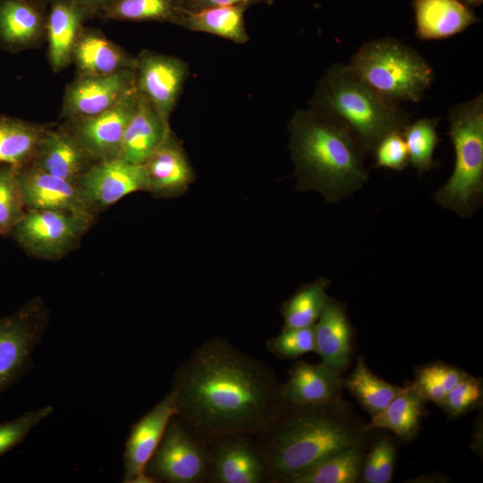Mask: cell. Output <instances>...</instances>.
I'll return each instance as SVG.
<instances>
[{
    "label": "cell",
    "instance_id": "6da1fadb",
    "mask_svg": "<svg viewBox=\"0 0 483 483\" xmlns=\"http://www.w3.org/2000/svg\"><path fill=\"white\" fill-rule=\"evenodd\" d=\"M177 419L208 444L231 434L257 436L286 405L284 384L261 360L224 338L202 343L176 369Z\"/></svg>",
    "mask_w": 483,
    "mask_h": 483
},
{
    "label": "cell",
    "instance_id": "7a4b0ae2",
    "mask_svg": "<svg viewBox=\"0 0 483 483\" xmlns=\"http://www.w3.org/2000/svg\"><path fill=\"white\" fill-rule=\"evenodd\" d=\"M368 434L366 423L341 400L324 405L286 403L255 438L270 482L289 483L327 458L366 443Z\"/></svg>",
    "mask_w": 483,
    "mask_h": 483
},
{
    "label": "cell",
    "instance_id": "3957f363",
    "mask_svg": "<svg viewBox=\"0 0 483 483\" xmlns=\"http://www.w3.org/2000/svg\"><path fill=\"white\" fill-rule=\"evenodd\" d=\"M289 148L301 190L338 202L369 179L365 152L343 125L310 107L296 110L288 123Z\"/></svg>",
    "mask_w": 483,
    "mask_h": 483
},
{
    "label": "cell",
    "instance_id": "277c9868",
    "mask_svg": "<svg viewBox=\"0 0 483 483\" xmlns=\"http://www.w3.org/2000/svg\"><path fill=\"white\" fill-rule=\"evenodd\" d=\"M309 107L348 129L365 154L411 122V114L401 105L381 97L341 63L333 64L320 77Z\"/></svg>",
    "mask_w": 483,
    "mask_h": 483
},
{
    "label": "cell",
    "instance_id": "5b68a950",
    "mask_svg": "<svg viewBox=\"0 0 483 483\" xmlns=\"http://www.w3.org/2000/svg\"><path fill=\"white\" fill-rule=\"evenodd\" d=\"M448 123L454 166L448 181L435 192L434 200L470 217L483 200V95L451 106Z\"/></svg>",
    "mask_w": 483,
    "mask_h": 483
},
{
    "label": "cell",
    "instance_id": "8992f818",
    "mask_svg": "<svg viewBox=\"0 0 483 483\" xmlns=\"http://www.w3.org/2000/svg\"><path fill=\"white\" fill-rule=\"evenodd\" d=\"M347 66L381 97L399 105L420 101L435 79L432 66L417 50L391 37L366 41Z\"/></svg>",
    "mask_w": 483,
    "mask_h": 483
},
{
    "label": "cell",
    "instance_id": "52a82bcc",
    "mask_svg": "<svg viewBox=\"0 0 483 483\" xmlns=\"http://www.w3.org/2000/svg\"><path fill=\"white\" fill-rule=\"evenodd\" d=\"M96 219L90 214L26 209L9 236L30 257L56 261L80 246Z\"/></svg>",
    "mask_w": 483,
    "mask_h": 483
},
{
    "label": "cell",
    "instance_id": "ba28073f",
    "mask_svg": "<svg viewBox=\"0 0 483 483\" xmlns=\"http://www.w3.org/2000/svg\"><path fill=\"white\" fill-rule=\"evenodd\" d=\"M49 318L50 311L38 296L0 317V396L33 369V354Z\"/></svg>",
    "mask_w": 483,
    "mask_h": 483
},
{
    "label": "cell",
    "instance_id": "9c48e42d",
    "mask_svg": "<svg viewBox=\"0 0 483 483\" xmlns=\"http://www.w3.org/2000/svg\"><path fill=\"white\" fill-rule=\"evenodd\" d=\"M208 445L174 415L145 467V473L154 483H200L208 480Z\"/></svg>",
    "mask_w": 483,
    "mask_h": 483
},
{
    "label": "cell",
    "instance_id": "30bf717a",
    "mask_svg": "<svg viewBox=\"0 0 483 483\" xmlns=\"http://www.w3.org/2000/svg\"><path fill=\"white\" fill-rule=\"evenodd\" d=\"M140 100L134 89L114 106L91 116L61 123L97 161L119 158L123 135Z\"/></svg>",
    "mask_w": 483,
    "mask_h": 483
},
{
    "label": "cell",
    "instance_id": "8fae6325",
    "mask_svg": "<svg viewBox=\"0 0 483 483\" xmlns=\"http://www.w3.org/2000/svg\"><path fill=\"white\" fill-rule=\"evenodd\" d=\"M135 58L136 90L170 122L189 76L188 64L179 57L147 49Z\"/></svg>",
    "mask_w": 483,
    "mask_h": 483
},
{
    "label": "cell",
    "instance_id": "7c38bea8",
    "mask_svg": "<svg viewBox=\"0 0 483 483\" xmlns=\"http://www.w3.org/2000/svg\"><path fill=\"white\" fill-rule=\"evenodd\" d=\"M77 185L88 209L95 216L131 193L148 190L145 165L120 157L95 163Z\"/></svg>",
    "mask_w": 483,
    "mask_h": 483
},
{
    "label": "cell",
    "instance_id": "4fadbf2b",
    "mask_svg": "<svg viewBox=\"0 0 483 483\" xmlns=\"http://www.w3.org/2000/svg\"><path fill=\"white\" fill-rule=\"evenodd\" d=\"M254 436L231 434L208 443V480L214 483L270 482L267 466Z\"/></svg>",
    "mask_w": 483,
    "mask_h": 483
},
{
    "label": "cell",
    "instance_id": "5bb4252c",
    "mask_svg": "<svg viewBox=\"0 0 483 483\" xmlns=\"http://www.w3.org/2000/svg\"><path fill=\"white\" fill-rule=\"evenodd\" d=\"M134 89V69L107 75H77L66 85L60 117L68 120L99 114L114 106Z\"/></svg>",
    "mask_w": 483,
    "mask_h": 483
},
{
    "label": "cell",
    "instance_id": "9a60e30c",
    "mask_svg": "<svg viewBox=\"0 0 483 483\" xmlns=\"http://www.w3.org/2000/svg\"><path fill=\"white\" fill-rule=\"evenodd\" d=\"M175 414V394L171 390L131 426L123 453V482L154 483L146 475L145 467L160 443L170 419Z\"/></svg>",
    "mask_w": 483,
    "mask_h": 483
},
{
    "label": "cell",
    "instance_id": "2e32d148",
    "mask_svg": "<svg viewBox=\"0 0 483 483\" xmlns=\"http://www.w3.org/2000/svg\"><path fill=\"white\" fill-rule=\"evenodd\" d=\"M97 161L62 124L52 123L41 137L29 165L78 184Z\"/></svg>",
    "mask_w": 483,
    "mask_h": 483
},
{
    "label": "cell",
    "instance_id": "e0dca14e",
    "mask_svg": "<svg viewBox=\"0 0 483 483\" xmlns=\"http://www.w3.org/2000/svg\"><path fill=\"white\" fill-rule=\"evenodd\" d=\"M16 173L26 209L93 215L88 209L77 184L31 165L17 168Z\"/></svg>",
    "mask_w": 483,
    "mask_h": 483
},
{
    "label": "cell",
    "instance_id": "ac0fdd59",
    "mask_svg": "<svg viewBox=\"0 0 483 483\" xmlns=\"http://www.w3.org/2000/svg\"><path fill=\"white\" fill-rule=\"evenodd\" d=\"M144 165L148 191L157 199L182 195L194 179L187 154L172 130Z\"/></svg>",
    "mask_w": 483,
    "mask_h": 483
},
{
    "label": "cell",
    "instance_id": "d6986e66",
    "mask_svg": "<svg viewBox=\"0 0 483 483\" xmlns=\"http://www.w3.org/2000/svg\"><path fill=\"white\" fill-rule=\"evenodd\" d=\"M47 8L29 0H0V48L11 54L46 41Z\"/></svg>",
    "mask_w": 483,
    "mask_h": 483
},
{
    "label": "cell",
    "instance_id": "ffe728a7",
    "mask_svg": "<svg viewBox=\"0 0 483 483\" xmlns=\"http://www.w3.org/2000/svg\"><path fill=\"white\" fill-rule=\"evenodd\" d=\"M313 327L315 352L325 367L341 376L348 369L352 352V329L343 304L328 297Z\"/></svg>",
    "mask_w": 483,
    "mask_h": 483
},
{
    "label": "cell",
    "instance_id": "44dd1931",
    "mask_svg": "<svg viewBox=\"0 0 483 483\" xmlns=\"http://www.w3.org/2000/svg\"><path fill=\"white\" fill-rule=\"evenodd\" d=\"M89 19L72 0L49 2L46 22L47 55L54 72H60L72 64L74 47Z\"/></svg>",
    "mask_w": 483,
    "mask_h": 483
},
{
    "label": "cell",
    "instance_id": "7402d4cb",
    "mask_svg": "<svg viewBox=\"0 0 483 483\" xmlns=\"http://www.w3.org/2000/svg\"><path fill=\"white\" fill-rule=\"evenodd\" d=\"M411 6L420 40L445 39L480 21L462 0H412Z\"/></svg>",
    "mask_w": 483,
    "mask_h": 483
},
{
    "label": "cell",
    "instance_id": "603a6c76",
    "mask_svg": "<svg viewBox=\"0 0 483 483\" xmlns=\"http://www.w3.org/2000/svg\"><path fill=\"white\" fill-rule=\"evenodd\" d=\"M135 55L109 39L97 28L84 27L73 49L77 75L97 76L134 69Z\"/></svg>",
    "mask_w": 483,
    "mask_h": 483
},
{
    "label": "cell",
    "instance_id": "cb8c5ba5",
    "mask_svg": "<svg viewBox=\"0 0 483 483\" xmlns=\"http://www.w3.org/2000/svg\"><path fill=\"white\" fill-rule=\"evenodd\" d=\"M343 378L322 363L299 360L289 370L284 384L287 403L295 405H324L340 402Z\"/></svg>",
    "mask_w": 483,
    "mask_h": 483
},
{
    "label": "cell",
    "instance_id": "d4e9b609",
    "mask_svg": "<svg viewBox=\"0 0 483 483\" xmlns=\"http://www.w3.org/2000/svg\"><path fill=\"white\" fill-rule=\"evenodd\" d=\"M171 130L170 122L165 120L140 94L138 106L123 135L120 158L131 164L144 165Z\"/></svg>",
    "mask_w": 483,
    "mask_h": 483
},
{
    "label": "cell",
    "instance_id": "484cf974",
    "mask_svg": "<svg viewBox=\"0 0 483 483\" xmlns=\"http://www.w3.org/2000/svg\"><path fill=\"white\" fill-rule=\"evenodd\" d=\"M426 399L413 383L402 391L379 413L366 424L367 431L387 429L403 441L412 439L419 428Z\"/></svg>",
    "mask_w": 483,
    "mask_h": 483
},
{
    "label": "cell",
    "instance_id": "4316f807",
    "mask_svg": "<svg viewBox=\"0 0 483 483\" xmlns=\"http://www.w3.org/2000/svg\"><path fill=\"white\" fill-rule=\"evenodd\" d=\"M51 124L0 114V165H9L16 169L28 165Z\"/></svg>",
    "mask_w": 483,
    "mask_h": 483
},
{
    "label": "cell",
    "instance_id": "83f0119b",
    "mask_svg": "<svg viewBox=\"0 0 483 483\" xmlns=\"http://www.w3.org/2000/svg\"><path fill=\"white\" fill-rule=\"evenodd\" d=\"M249 5L210 7L197 12L186 11L179 26L196 32H204L224 38L237 44L250 40L244 14Z\"/></svg>",
    "mask_w": 483,
    "mask_h": 483
},
{
    "label": "cell",
    "instance_id": "f1b7e54d",
    "mask_svg": "<svg viewBox=\"0 0 483 483\" xmlns=\"http://www.w3.org/2000/svg\"><path fill=\"white\" fill-rule=\"evenodd\" d=\"M343 386L371 417L382 411L403 389V386L390 384L376 376L362 356L358 358L352 372L343 378Z\"/></svg>",
    "mask_w": 483,
    "mask_h": 483
},
{
    "label": "cell",
    "instance_id": "f546056e",
    "mask_svg": "<svg viewBox=\"0 0 483 483\" xmlns=\"http://www.w3.org/2000/svg\"><path fill=\"white\" fill-rule=\"evenodd\" d=\"M182 0H109L101 17L122 21H158L178 25L185 13Z\"/></svg>",
    "mask_w": 483,
    "mask_h": 483
},
{
    "label": "cell",
    "instance_id": "4dcf8cb0",
    "mask_svg": "<svg viewBox=\"0 0 483 483\" xmlns=\"http://www.w3.org/2000/svg\"><path fill=\"white\" fill-rule=\"evenodd\" d=\"M365 444L343 450L303 473L289 483H354L360 481L365 457Z\"/></svg>",
    "mask_w": 483,
    "mask_h": 483
},
{
    "label": "cell",
    "instance_id": "1f68e13d",
    "mask_svg": "<svg viewBox=\"0 0 483 483\" xmlns=\"http://www.w3.org/2000/svg\"><path fill=\"white\" fill-rule=\"evenodd\" d=\"M329 285L328 279L320 277L301 286L282 307L283 329L313 326L329 297L326 293Z\"/></svg>",
    "mask_w": 483,
    "mask_h": 483
},
{
    "label": "cell",
    "instance_id": "d6a6232c",
    "mask_svg": "<svg viewBox=\"0 0 483 483\" xmlns=\"http://www.w3.org/2000/svg\"><path fill=\"white\" fill-rule=\"evenodd\" d=\"M438 123V117H423L411 121L402 130L409 163L419 174L428 172L437 165L433 156L439 141L436 131Z\"/></svg>",
    "mask_w": 483,
    "mask_h": 483
},
{
    "label": "cell",
    "instance_id": "836d02e7",
    "mask_svg": "<svg viewBox=\"0 0 483 483\" xmlns=\"http://www.w3.org/2000/svg\"><path fill=\"white\" fill-rule=\"evenodd\" d=\"M464 370L436 361L419 367L412 382L426 399L437 404L466 374Z\"/></svg>",
    "mask_w": 483,
    "mask_h": 483
},
{
    "label": "cell",
    "instance_id": "e575fe53",
    "mask_svg": "<svg viewBox=\"0 0 483 483\" xmlns=\"http://www.w3.org/2000/svg\"><path fill=\"white\" fill-rule=\"evenodd\" d=\"M16 168L0 165V233L9 236L13 228L25 215Z\"/></svg>",
    "mask_w": 483,
    "mask_h": 483
},
{
    "label": "cell",
    "instance_id": "d590c367",
    "mask_svg": "<svg viewBox=\"0 0 483 483\" xmlns=\"http://www.w3.org/2000/svg\"><path fill=\"white\" fill-rule=\"evenodd\" d=\"M395 447L388 436L379 438L365 454L360 482L388 483L394 470Z\"/></svg>",
    "mask_w": 483,
    "mask_h": 483
},
{
    "label": "cell",
    "instance_id": "8d00e7d4",
    "mask_svg": "<svg viewBox=\"0 0 483 483\" xmlns=\"http://www.w3.org/2000/svg\"><path fill=\"white\" fill-rule=\"evenodd\" d=\"M482 380L466 373L446 394L440 407L449 419H456L479 407L482 402Z\"/></svg>",
    "mask_w": 483,
    "mask_h": 483
},
{
    "label": "cell",
    "instance_id": "74e56055",
    "mask_svg": "<svg viewBox=\"0 0 483 483\" xmlns=\"http://www.w3.org/2000/svg\"><path fill=\"white\" fill-rule=\"evenodd\" d=\"M54 411L52 405L29 411L17 418L0 423V458L20 445L29 433Z\"/></svg>",
    "mask_w": 483,
    "mask_h": 483
},
{
    "label": "cell",
    "instance_id": "f35d334b",
    "mask_svg": "<svg viewBox=\"0 0 483 483\" xmlns=\"http://www.w3.org/2000/svg\"><path fill=\"white\" fill-rule=\"evenodd\" d=\"M267 347L280 359H295L315 352L314 327L283 329L280 335L267 340Z\"/></svg>",
    "mask_w": 483,
    "mask_h": 483
},
{
    "label": "cell",
    "instance_id": "ab89813d",
    "mask_svg": "<svg viewBox=\"0 0 483 483\" xmlns=\"http://www.w3.org/2000/svg\"><path fill=\"white\" fill-rule=\"evenodd\" d=\"M372 154L375 167L402 171L409 165V154L402 131L386 135L375 147Z\"/></svg>",
    "mask_w": 483,
    "mask_h": 483
},
{
    "label": "cell",
    "instance_id": "60d3db41",
    "mask_svg": "<svg viewBox=\"0 0 483 483\" xmlns=\"http://www.w3.org/2000/svg\"><path fill=\"white\" fill-rule=\"evenodd\" d=\"M274 0H182L186 11L197 12L199 10L216 7L245 4L250 7L254 4H273Z\"/></svg>",
    "mask_w": 483,
    "mask_h": 483
},
{
    "label": "cell",
    "instance_id": "b9f144b4",
    "mask_svg": "<svg viewBox=\"0 0 483 483\" xmlns=\"http://www.w3.org/2000/svg\"><path fill=\"white\" fill-rule=\"evenodd\" d=\"M77 4L90 19L101 16L109 0H72Z\"/></svg>",
    "mask_w": 483,
    "mask_h": 483
},
{
    "label": "cell",
    "instance_id": "7bdbcfd3",
    "mask_svg": "<svg viewBox=\"0 0 483 483\" xmlns=\"http://www.w3.org/2000/svg\"><path fill=\"white\" fill-rule=\"evenodd\" d=\"M469 7H477L482 4L483 0H462Z\"/></svg>",
    "mask_w": 483,
    "mask_h": 483
},
{
    "label": "cell",
    "instance_id": "ee69618b",
    "mask_svg": "<svg viewBox=\"0 0 483 483\" xmlns=\"http://www.w3.org/2000/svg\"><path fill=\"white\" fill-rule=\"evenodd\" d=\"M34 4H37L42 7L47 8L48 4L51 0H29Z\"/></svg>",
    "mask_w": 483,
    "mask_h": 483
},
{
    "label": "cell",
    "instance_id": "f6af8a7d",
    "mask_svg": "<svg viewBox=\"0 0 483 483\" xmlns=\"http://www.w3.org/2000/svg\"><path fill=\"white\" fill-rule=\"evenodd\" d=\"M2 236L1 233H0V237Z\"/></svg>",
    "mask_w": 483,
    "mask_h": 483
}]
</instances>
